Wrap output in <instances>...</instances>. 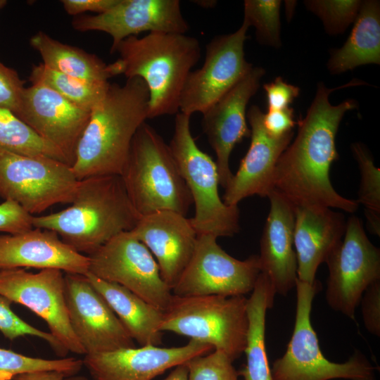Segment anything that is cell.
<instances>
[{"instance_id":"d6a6232c","label":"cell","mask_w":380,"mask_h":380,"mask_svg":"<svg viewBox=\"0 0 380 380\" xmlns=\"http://www.w3.org/2000/svg\"><path fill=\"white\" fill-rule=\"evenodd\" d=\"M243 20L255 28L259 43L276 48L281 46L280 6L279 0L244 1Z\"/></svg>"},{"instance_id":"83f0119b","label":"cell","mask_w":380,"mask_h":380,"mask_svg":"<svg viewBox=\"0 0 380 380\" xmlns=\"http://www.w3.org/2000/svg\"><path fill=\"white\" fill-rule=\"evenodd\" d=\"M40 54L43 64L61 73L95 82H108L119 75L116 61L106 64L97 56L54 39L44 32H38L30 40Z\"/></svg>"},{"instance_id":"e0dca14e","label":"cell","mask_w":380,"mask_h":380,"mask_svg":"<svg viewBox=\"0 0 380 380\" xmlns=\"http://www.w3.org/2000/svg\"><path fill=\"white\" fill-rule=\"evenodd\" d=\"M91 111L66 100L42 84L25 87L16 116L58 149L72 166Z\"/></svg>"},{"instance_id":"cb8c5ba5","label":"cell","mask_w":380,"mask_h":380,"mask_svg":"<svg viewBox=\"0 0 380 380\" xmlns=\"http://www.w3.org/2000/svg\"><path fill=\"white\" fill-rule=\"evenodd\" d=\"M293 245L298 279L312 284L320 264L341 241L346 227L342 213L330 208L310 205L293 207Z\"/></svg>"},{"instance_id":"8fae6325","label":"cell","mask_w":380,"mask_h":380,"mask_svg":"<svg viewBox=\"0 0 380 380\" xmlns=\"http://www.w3.org/2000/svg\"><path fill=\"white\" fill-rule=\"evenodd\" d=\"M89 272L118 284L164 311L172 297L148 248L131 231L123 232L88 255Z\"/></svg>"},{"instance_id":"ee69618b","label":"cell","mask_w":380,"mask_h":380,"mask_svg":"<svg viewBox=\"0 0 380 380\" xmlns=\"http://www.w3.org/2000/svg\"><path fill=\"white\" fill-rule=\"evenodd\" d=\"M163 380H189V372L186 364L176 366Z\"/></svg>"},{"instance_id":"ffe728a7","label":"cell","mask_w":380,"mask_h":380,"mask_svg":"<svg viewBox=\"0 0 380 380\" xmlns=\"http://www.w3.org/2000/svg\"><path fill=\"white\" fill-rule=\"evenodd\" d=\"M263 115L255 105L247 110L251 144L237 172L224 189L222 201L227 205H238L243 199L254 195L267 197L273 190L277 163L291 143L293 132L280 137L270 135L263 125Z\"/></svg>"},{"instance_id":"d590c367","label":"cell","mask_w":380,"mask_h":380,"mask_svg":"<svg viewBox=\"0 0 380 380\" xmlns=\"http://www.w3.org/2000/svg\"><path fill=\"white\" fill-rule=\"evenodd\" d=\"M12 302L0 294V332L11 341L23 336H33L40 338L52 347L61 357H65L68 352L62 347L51 333L38 329L20 318L11 308Z\"/></svg>"},{"instance_id":"f35d334b","label":"cell","mask_w":380,"mask_h":380,"mask_svg":"<svg viewBox=\"0 0 380 380\" xmlns=\"http://www.w3.org/2000/svg\"><path fill=\"white\" fill-rule=\"evenodd\" d=\"M363 322L372 334L380 336V280L370 284L360 300Z\"/></svg>"},{"instance_id":"9a60e30c","label":"cell","mask_w":380,"mask_h":380,"mask_svg":"<svg viewBox=\"0 0 380 380\" xmlns=\"http://www.w3.org/2000/svg\"><path fill=\"white\" fill-rule=\"evenodd\" d=\"M68 318L87 354L135 347L117 315L86 275L65 273Z\"/></svg>"},{"instance_id":"8d00e7d4","label":"cell","mask_w":380,"mask_h":380,"mask_svg":"<svg viewBox=\"0 0 380 380\" xmlns=\"http://www.w3.org/2000/svg\"><path fill=\"white\" fill-rule=\"evenodd\" d=\"M25 81L18 72L0 61V108L7 109L15 115L20 110Z\"/></svg>"},{"instance_id":"4fadbf2b","label":"cell","mask_w":380,"mask_h":380,"mask_svg":"<svg viewBox=\"0 0 380 380\" xmlns=\"http://www.w3.org/2000/svg\"><path fill=\"white\" fill-rule=\"evenodd\" d=\"M248 25L214 37L205 47L203 65L188 75L180 96L179 112L203 113L227 94L252 68L245 58Z\"/></svg>"},{"instance_id":"8992f818","label":"cell","mask_w":380,"mask_h":380,"mask_svg":"<svg viewBox=\"0 0 380 380\" xmlns=\"http://www.w3.org/2000/svg\"><path fill=\"white\" fill-rule=\"evenodd\" d=\"M160 330L185 336L223 351L234 361L243 353L248 327L245 296L172 295Z\"/></svg>"},{"instance_id":"836d02e7","label":"cell","mask_w":380,"mask_h":380,"mask_svg":"<svg viewBox=\"0 0 380 380\" xmlns=\"http://www.w3.org/2000/svg\"><path fill=\"white\" fill-rule=\"evenodd\" d=\"M362 1L360 0H308L306 8L318 16L325 30L330 34H341L354 23Z\"/></svg>"},{"instance_id":"d4e9b609","label":"cell","mask_w":380,"mask_h":380,"mask_svg":"<svg viewBox=\"0 0 380 380\" xmlns=\"http://www.w3.org/2000/svg\"><path fill=\"white\" fill-rule=\"evenodd\" d=\"M86 276L140 346H158L161 343L162 310L118 284L106 281L90 273Z\"/></svg>"},{"instance_id":"484cf974","label":"cell","mask_w":380,"mask_h":380,"mask_svg":"<svg viewBox=\"0 0 380 380\" xmlns=\"http://www.w3.org/2000/svg\"><path fill=\"white\" fill-rule=\"evenodd\" d=\"M367 64H380L379 1H362L350 35L342 47L333 49L327 68L333 75Z\"/></svg>"},{"instance_id":"bcb514c9","label":"cell","mask_w":380,"mask_h":380,"mask_svg":"<svg viewBox=\"0 0 380 380\" xmlns=\"http://www.w3.org/2000/svg\"><path fill=\"white\" fill-rule=\"evenodd\" d=\"M7 4L6 0H0V9L2 8Z\"/></svg>"},{"instance_id":"b9f144b4","label":"cell","mask_w":380,"mask_h":380,"mask_svg":"<svg viewBox=\"0 0 380 380\" xmlns=\"http://www.w3.org/2000/svg\"><path fill=\"white\" fill-rule=\"evenodd\" d=\"M119 0H62L64 10L69 15H77L86 11L105 13L115 6Z\"/></svg>"},{"instance_id":"7a4b0ae2","label":"cell","mask_w":380,"mask_h":380,"mask_svg":"<svg viewBox=\"0 0 380 380\" xmlns=\"http://www.w3.org/2000/svg\"><path fill=\"white\" fill-rule=\"evenodd\" d=\"M149 94L139 77L123 85L110 84L104 97L91 109L78 142L72 169L79 180L120 175L133 138L148 119Z\"/></svg>"},{"instance_id":"1f68e13d","label":"cell","mask_w":380,"mask_h":380,"mask_svg":"<svg viewBox=\"0 0 380 380\" xmlns=\"http://www.w3.org/2000/svg\"><path fill=\"white\" fill-rule=\"evenodd\" d=\"M82 366V360L75 357L43 359L0 348V380H13L20 374L40 370L58 371L67 377L77 374Z\"/></svg>"},{"instance_id":"6da1fadb","label":"cell","mask_w":380,"mask_h":380,"mask_svg":"<svg viewBox=\"0 0 380 380\" xmlns=\"http://www.w3.org/2000/svg\"><path fill=\"white\" fill-rule=\"evenodd\" d=\"M329 89L319 83L306 115L300 120L298 133L280 156L274 170L273 190L293 207L317 205L355 213L357 200L340 195L333 187L330 167L338 154L336 136L345 113L357 108L354 99L331 104Z\"/></svg>"},{"instance_id":"7bdbcfd3","label":"cell","mask_w":380,"mask_h":380,"mask_svg":"<svg viewBox=\"0 0 380 380\" xmlns=\"http://www.w3.org/2000/svg\"><path fill=\"white\" fill-rule=\"evenodd\" d=\"M66 376L56 370H40L20 374L13 380H65Z\"/></svg>"},{"instance_id":"f1b7e54d","label":"cell","mask_w":380,"mask_h":380,"mask_svg":"<svg viewBox=\"0 0 380 380\" xmlns=\"http://www.w3.org/2000/svg\"><path fill=\"white\" fill-rule=\"evenodd\" d=\"M32 84H42L56 91L72 103L91 111L104 97L109 82H95L55 71L43 63L33 65Z\"/></svg>"},{"instance_id":"3957f363","label":"cell","mask_w":380,"mask_h":380,"mask_svg":"<svg viewBox=\"0 0 380 380\" xmlns=\"http://www.w3.org/2000/svg\"><path fill=\"white\" fill-rule=\"evenodd\" d=\"M70 204L57 213L32 216V225L55 232L64 243L87 256L118 234L132 231L141 217L120 175L80 180Z\"/></svg>"},{"instance_id":"52a82bcc","label":"cell","mask_w":380,"mask_h":380,"mask_svg":"<svg viewBox=\"0 0 380 380\" xmlns=\"http://www.w3.org/2000/svg\"><path fill=\"white\" fill-rule=\"evenodd\" d=\"M190 118L181 112L176 114L168 145L194 204V215L189 220L197 235L234 236L240 229L238 205H227L221 199L216 163L197 146Z\"/></svg>"},{"instance_id":"7c38bea8","label":"cell","mask_w":380,"mask_h":380,"mask_svg":"<svg viewBox=\"0 0 380 380\" xmlns=\"http://www.w3.org/2000/svg\"><path fill=\"white\" fill-rule=\"evenodd\" d=\"M217 239L198 235L193 255L172 289L173 295L229 297L252 292L261 272L258 255L236 259L220 246Z\"/></svg>"},{"instance_id":"4dcf8cb0","label":"cell","mask_w":380,"mask_h":380,"mask_svg":"<svg viewBox=\"0 0 380 380\" xmlns=\"http://www.w3.org/2000/svg\"><path fill=\"white\" fill-rule=\"evenodd\" d=\"M351 151L360 174L358 204L364 208L368 231L380 236V170L376 167L372 155L360 143L351 144Z\"/></svg>"},{"instance_id":"ac0fdd59","label":"cell","mask_w":380,"mask_h":380,"mask_svg":"<svg viewBox=\"0 0 380 380\" xmlns=\"http://www.w3.org/2000/svg\"><path fill=\"white\" fill-rule=\"evenodd\" d=\"M265 73L262 68L253 66L227 94L202 113L203 129L216 154L220 185L224 189L233 176L229 158L234 147L243 138L251 137L246 107Z\"/></svg>"},{"instance_id":"60d3db41","label":"cell","mask_w":380,"mask_h":380,"mask_svg":"<svg viewBox=\"0 0 380 380\" xmlns=\"http://www.w3.org/2000/svg\"><path fill=\"white\" fill-rule=\"evenodd\" d=\"M296 124L293 109L289 107L267 110L263 115V125L266 131L273 137H280L293 132Z\"/></svg>"},{"instance_id":"d6986e66","label":"cell","mask_w":380,"mask_h":380,"mask_svg":"<svg viewBox=\"0 0 380 380\" xmlns=\"http://www.w3.org/2000/svg\"><path fill=\"white\" fill-rule=\"evenodd\" d=\"M210 345L190 339L184 346H145L87 354L83 361L91 380H152L167 369L209 353Z\"/></svg>"},{"instance_id":"f6af8a7d","label":"cell","mask_w":380,"mask_h":380,"mask_svg":"<svg viewBox=\"0 0 380 380\" xmlns=\"http://www.w3.org/2000/svg\"><path fill=\"white\" fill-rule=\"evenodd\" d=\"M65 380H88V379L84 376H77L76 374L73 376H67L65 378Z\"/></svg>"},{"instance_id":"7402d4cb","label":"cell","mask_w":380,"mask_h":380,"mask_svg":"<svg viewBox=\"0 0 380 380\" xmlns=\"http://www.w3.org/2000/svg\"><path fill=\"white\" fill-rule=\"evenodd\" d=\"M89 258L64 243L53 231L33 227L0 235V270L32 267L58 269L86 275Z\"/></svg>"},{"instance_id":"e575fe53","label":"cell","mask_w":380,"mask_h":380,"mask_svg":"<svg viewBox=\"0 0 380 380\" xmlns=\"http://www.w3.org/2000/svg\"><path fill=\"white\" fill-rule=\"evenodd\" d=\"M233 361L222 350L194 357L185 362L189 380H239Z\"/></svg>"},{"instance_id":"f546056e","label":"cell","mask_w":380,"mask_h":380,"mask_svg":"<svg viewBox=\"0 0 380 380\" xmlns=\"http://www.w3.org/2000/svg\"><path fill=\"white\" fill-rule=\"evenodd\" d=\"M0 148L24 155L44 156L68 164L58 149L38 136L13 113L2 108H0Z\"/></svg>"},{"instance_id":"277c9868","label":"cell","mask_w":380,"mask_h":380,"mask_svg":"<svg viewBox=\"0 0 380 380\" xmlns=\"http://www.w3.org/2000/svg\"><path fill=\"white\" fill-rule=\"evenodd\" d=\"M120 75L141 78L149 94L148 118L176 115L184 83L201 57L198 40L185 34L130 36L115 47Z\"/></svg>"},{"instance_id":"ba28073f","label":"cell","mask_w":380,"mask_h":380,"mask_svg":"<svg viewBox=\"0 0 380 380\" xmlns=\"http://www.w3.org/2000/svg\"><path fill=\"white\" fill-rule=\"evenodd\" d=\"M294 328L286 352L271 367L273 380H376L375 368L360 350L341 363L329 360L321 351L310 319L313 299L320 290L297 279Z\"/></svg>"},{"instance_id":"5b68a950","label":"cell","mask_w":380,"mask_h":380,"mask_svg":"<svg viewBox=\"0 0 380 380\" xmlns=\"http://www.w3.org/2000/svg\"><path fill=\"white\" fill-rule=\"evenodd\" d=\"M120 176L140 216L161 210L186 216L193 204L169 146L146 122L133 138Z\"/></svg>"},{"instance_id":"4316f807","label":"cell","mask_w":380,"mask_h":380,"mask_svg":"<svg viewBox=\"0 0 380 380\" xmlns=\"http://www.w3.org/2000/svg\"><path fill=\"white\" fill-rule=\"evenodd\" d=\"M276 294L268 277L260 272L247 298L246 363L238 372L244 380H273L265 346V322L267 311L272 308Z\"/></svg>"},{"instance_id":"603a6c76","label":"cell","mask_w":380,"mask_h":380,"mask_svg":"<svg viewBox=\"0 0 380 380\" xmlns=\"http://www.w3.org/2000/svg\"><path fill=\"white\" fill-rule=\"evenodd\" d=\"M267 197L270 207L260 239V270L270 279L276 293L286 296L298 279L293 248L294 208L275 190Z\"/></svg>"},{"instance_id":"2e32d148","label":"cell","mask_w":380,"mask_h":380,"mask_svg":"<svg viewBox=\"0 0 380 380\" xmlns=\"http://www.w3.org/2000/svg\"><path fill=\"white\" fill-rule=\"evenodd\" d=\"M72 26L80 32L109 34L111 53L120 42L141 32L185 34L189 30L178 0H119L105 13L75 17Z\"/></svg>"},{"instance_id":"ab89813d","label":"cell","mask_w":380,"mask_h":380,"mask_svg":"<svg viewBox=\"0 0 380 380\" xmlns=\"http://www.w3.org/2000/svg\"><path fill=\"white\" fill-rule=\"evenodd\" d=\"M263 88L266 92L268 110L289 108L300 93L298 87L286 82L281 77L265 84Z\"/></svg>"},{"instance_id":"44dd1931","label":"cell","mask_w":380,"mask_h":380,"mask_svg":"<svg viewBox=\"0 0 380 380\" xmlns=\"http://www.w3.org/2000/svg\"><path fill=\"white\" fill-rule=\"evenodd\" d=\"M156 258L163 280L171 289L189 264L197 241L189 219L170 210L141 216L131 231Z\"/></svg>"},{"instance_id":"5bb4252c","label":"cell","mask_w":380,"mask_h":380,"mask_svg":"<svg viewBox=\"0 0 380 380\" xmlns=\"http://www.w3.org/2000/svg\"><path fill=\"white\" fill-rule=\"evenodd\" d=\"M0 294L27 308L48 325L68 353L86 355L71 327L65 298V274L58 269L37 273L23 268L0 270Z\"/></svg>"},{"instance_id":"74e56055","label":"cell","mask_w":380,"mask_h":380,"mask_svg":"<svg viewBox=\"0 0 380 380\" xmlns=\"http://www.w3.org/2000/svg\"><path fill=\"white\" fill-rule=\"evenodd\" d=\"M32 228V215L19 204L8 200L0 204V232L14 234Z\"/></svg>"},{"instance_id":"30bf717a","label":"cell","mask_w":380,"mask_h":380,"mask_svg":"<svg viewBox=\"0 0 380 380\" xmlns=\"http://www.w3.org/2000/svg\"><path fill=\"white\" fill-rule=\"evenodd\" d=\"M325 262L329 269L327 304L353 319L364 291L380 280V249L369 241L361 219L352 216L346 221L343 239Z\"/></svg>"},{"instance_id":"9c48e42d","label":"cell","mask_w":380,"mask_h":380,"mask_svg":"<svg viewBox=\"0 0 380 380\" xmlns=\"http://www.w3.org/2000/svg\"><path fill=\"white\" fill-rule=\"evenodd\" d=\"M79 183L66 163L0 148V196L32 216L58 203H71Z\"/></svg>"}]
</instances>
